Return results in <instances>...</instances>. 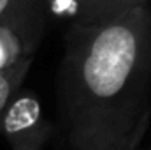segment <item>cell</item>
<instances>
[{
	"label": "cell",
	"mask_w": 151,
	"mask_h": 150,
	"mask_svg": "<svg viewBox=\"0 0 151 150\" xmlns=\"http://www.w3.org/2000/svg\"><path fill=\"white\" fill-rule=\"evenodd\" d=\"M70 150H137L151 118V9L70 21L58 71Z\"/></svg>",
	"instance_id": "6da1fadb"
},
{
	"label": "cell",
	"mask_w": 151,
	"mask_h": 150,
	"mask_svg": "<svg viewBox=\"0 0 151 150\" xmlns=\"http://www.w3.org/2000/svg\"><path fill=\"white\" fill-rule=\"evenodd\" d=\"M47 23L46 0L0 20V69L34 58Z\"/></svg>",
	"instance_id": "3957f363"
},
{
	"label": "cell",
	"mask_w": 151,
	"mask_h": 150,
	"mask_svg": "<svg viewBox=\"0 0 151 150\" xmlns=\"http://www.w3.org/2000/svg\"><path fill=\"white\" fill-rule=\"evenodd\" d=\"M53 134L42 101L30 88H19L9 101L0 122V136L9 150H44Z\"/></svg>",
	"instance_id": "7a4b0ae2"
},
{
	"label": "cell",
	"mask_w": 151,
	"mask_h": 150,
	"mask_svg": "<svg viewBox=\"0 0 151 150\" xmlns=\"http://www.w3.org/2000/svg\"><path fill=\"white\" fill-rule=\"evenodd\" d=\"M32 62L34 58H27L16 66L0 69V122H2V115L5 111L9 101L23 87V81L32 67Z\"/></svg>",
	"instance_id": "5b68a950"
},
{
	"label": "cell",
	"mask_w": 151,
	"mask_h": 150,
	"mask_svg": "<svg viewBox=\"0 0 151 150\" xmlns=\"http://www.w3.org/2000/svg\"><path fill=\"white\" fill-rule=\"evenodd\" d=\"M150 2H151V0H150Z\"/></svg>",
	"instance_id": "52a82bcc"
},
{
	"label": "cell",
	"mask_w": 151,
	"mask_h": 150,
	"mask_svg": "<svg viewBox=\"0 0 151 150\" xmlns=\"http://www.w3.org/2000/svg\"><path fill=\"white\" fill-rule=\"evenodd\" d=\"M44 0H0V20L11 16V14H16V12H21L28 7H34Z\"/></svg>",
	"instance_id": "8992f818"
},
{
	"label": "cell",
	"mask_w": 151,
	"mask_h": 150,
	"mask_svg": "<svg viewBox=\"0 0 151 150\" xmlns=\"http://www.w3.org/2000/svg\"><path fill=\"white\" fill-rule=\"evenodd\" d=\"M150 0H46L47 9L58 11L62 18L76 20H99L118 14L132 5Z\"/></svg>",
	"instance_id": "277c9868"
}]
</instances>
